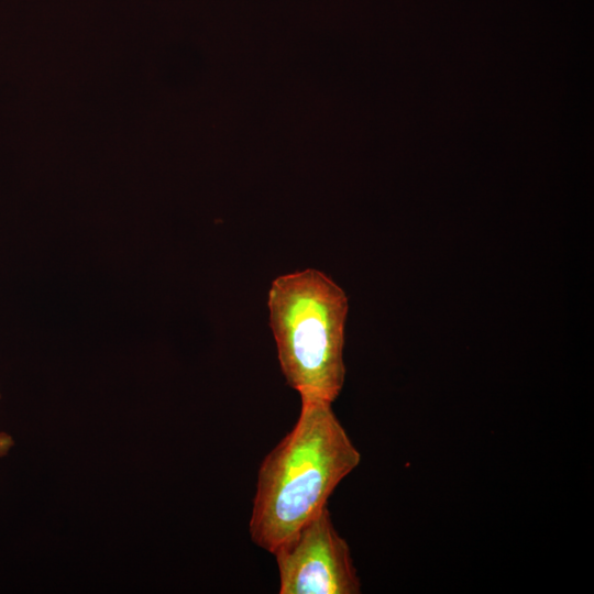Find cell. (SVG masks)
<instances>
[{"mask_svg":"<svg viewBox=\"0 0 594 594\" xmlns=\"http://www.w3.org/2000/svg\"><path fill=\"white\" fill-rule=\"evenodd\" d=\"M360 461L332 403L301 398L294 427L260 465L249 521L252 541L273 553L327 507Z\"/></svg>","mask_w":594,"mask_h":594,"instance_id":"1","label":"cell"},{"mask_svg":"<svg viewBox=\"0 0 594 594\" xmlns=\"http://www.w3.org/2000/svg\"><path fill=\"white\" fill-rule=\"evenodd\" d=\"M267 306L280 371L300 398L333 403L344 378L348 297L318 270L275 278Z\"/></svg>","mask_w":594,"mask_h":594,"instance_id":"2","label":"cell"},{"mask_svg":"<svg viewBox=\"0 0 594 594\" xmlns=\"http://www.w3.org/2000/svg\"><path fill=\"white\" fill-rule=\"evenodd\" d=\"M279 594H358L361 582L348 542L328 507L283 541L273 553Z\"/></svg>","mask_w":594,"mask_h":594,"instance_id":"3","label":"cell"},{"mask_svg":"<svg viewBox=\"0 0 594 594\" xmlns=\"http://www.w3.org/2000/svg\"><path fill=\"white\" fill-rule=\"evenodd\" d=\"M12 446V437L6 432H0V458L7 455Z\"/></svg>","mask_w":594,"mask_h":594,"instance_id":"4","label":"cell"}]
</instances>
